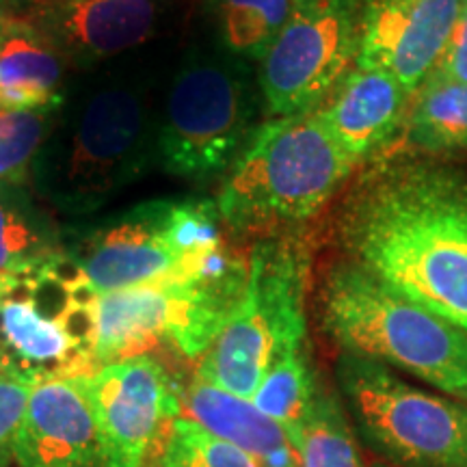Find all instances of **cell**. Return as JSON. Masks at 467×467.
Here are the masks:
<instances>
[{"label": "cell", "mask_w": 467, "mask_h": 467, "mask_svg": "<svg viewBox=\"0 0 467 467\" xmlns=\"http://www.w3.org/2000/svg\"><path fill=\"white\" fill-rule=\"evenodd\" d=\"M336 234L348 262L467 336V169L379 162L347 192Z\"/></svg>", "instance_id": "1"}, {"label": "cell", "mask_w": 467, "mask_h": 467, "mask_svg": "<svg viewBox=\"0 0 467 467\" xmlns=\"http://www.w3.org/2000/svg\"><path fill=\"white\" fill-rule=\"evenodd\" d=\"M156 121L139 76L98 78L58 109L31 180L58 213L83 217L137 182L156 159Z\"/></svg>", "instance_id": "2"}, {"label": "cell", "mask_w": 467, "mask_h": 467, "mask_svg": "<svg viewBox=\"0 0 467 467\" xmlns=\"http://www.w3.org/2000/svg\"><path fill=\"white\" fill-rule=\"evenodd\" d=\"M355 167L317 109L268 119L227 171L221 219L236 234L275 236L318 214Z\"/></svg>", "instance_id": "3"}, {"label": "cell", "mask_w": 467, "mask_h": 467, "mask_svg": "<svg viewBox=\"0 0 467 467\" xmlns=\"http://www.w3.org/2000/svg\"><path fill=\"white\" fill-rule=\"evenodd\" d=\"M320 318L342 350L381 361L467 402V336L366 268L344 260L325 273Z\"/></svg>", "instance_id": "4"}, {"label": "cell", "mask_w": 467, "mask_h": 467, "mask_svg": "<svg viewBox=\"0 0 467 467\" xmlns=\"http://www.w3.org/2000/svg\"><path fill=\"white\" fill-rule=\"evenodd\" d=\"M309 254L292 234L265 236L249 251L243 301L197 364V379L251 400L273 364L307 347Z\"/></svg>", "instance_id": "5"}, {"label": "cell", "mask_w": 467, "mask_h": 467, "mask_svg": "<svg viewBox=\"0 0 467 467\" xmlns=\"http://www.w3.org/2000/svg\"><path fill=\"white\" fill-rule=\"evenodd\" d=\"M255 93L238 61L191 52L175 69L156 126V159L178 178L227 173L255 128Z\"/></svg>", "instance_id": "6"}, {"label": "cell", "mask_w": 467, "mask_h": 467, "mask_svg": "<svg viewBox=\"0 0 467 467\" xmlns=\"http://www.w3.org/2000/svg\"><path fill=\"white\" fill-rule=\"evenodd\" d=\"M337 383L364 440L402 467H467V402L426 392L342 350Z\"/></svg>", "instance_id": "7"}, {"label": "cell", "mask_w": 467, "mask_h": 467, "mask_svg": "<svg viewBox=\"0 0 467 467\" xmlns=\"http://www.w3.org/2000/svg\"><path fill=\"white\" fill-rule=\"evenodd\" d=\"M359 0H299L260 58L258 85L271 119L318 109L358 61Z\"/></svg>", "instance_id": "8"}, {"label": "cell", "mask_w": 467, "mask_h": 467, "mask_svg": "<svg viewBox=\"0 0 467 467\" xmlns=\"http://www.w3.org/2000/svg\"><path fill=\"white\" fill-rule=\"evenodd\" d=\"M78 379L96 418L102 467H143L162 426H171L182 409L167 368L139 355Z\"/></svg>", "instance_id": "9"}, {"label": "cell", "mask_w": 467, "mask_h": 467, "mask_svg": "<svg viewBox=\"0 0 467 467\" xmlns=\"http://www.w3.org/2000/svg\"><path fill=\"white\" fill-rule=\"evenodd\" d=\"M171 200H150L63 236V251L96 295L161 282L182 268L167 236Z\"/></svg>", "instance_id": "10"}, {"label": "cell", "mask_w": 467, "mask_h": 467, "mask_svg": "<svg viewBox=\"0 0 467 467\" xmlns=\"http://www.w3.org/2000/svg\"><path fill=\"white\" fill-rule=\"evenodd\" d=\"M465 0H359L358 66L392 74L409 96L446 50Z\"/></svg>", "instance_id": "11"}, {"label": "cell", "mask_w": 467, "mask_h": 467, "mask_svg": "<svg viewBox=\"0 0 467 467\" xmlns=\"http://www.w3.org/2000/svg\"><path fill=\"white\" fill-rule=\"evenodd\" d=\"M9 11L42 31L67 66L91 67L156 33L159 0H20Z\"/></svg>", "instance_id": "12"}, {"label": "cell", "mask_w": 467, "mask_h": 467, "mask_svg": "<svg viewBox=\"0 0 467 467\" xmlns=\"http://www.w3.org/2000/svg\"><path fill=\"white\" fill-rule=\"evenodd\" d=\"M14 457L20 467H102L96 418L78 377L35 383Z\"/></svg>", "instance_id": "13"}, {"label": "cell", "mask_w": 467, "mask_h": 467, "mask_svg": "<svg viewBox=\"0 0 467 467\" xmlns=\"http://www.w3.org/2000/svg\"><path fill=\"white\" fill-rule=\"evenodd\" d=\"M407 107L409 93L392 74L355 66L317 115L337 148L359 165L394 141Z\"/></svg>", "instance_id": "14"}, {"label": "cell", "mask_w": 467, "mask_h": 467, "mask_svg": "<svg viewBox=\"0 0 467 467\" xmlns=\"http://www.w3.org/2000/svg\"><path fill=\"white\" fill-rule=\"evenodd\" d=\"M93 361L115 364L148 355L169 336L175 314L173 275L132 288L102 292L91 301Z\"/></svg>", "instance_id": "15"}, {"label": "cell", "mask_w": 467, "mask_h": 467, "mask_svg": "<svg viewBox=\"0 0 467 467\" xmlns=\"http://www.w3.org/2000/svg\"><path fill=\"white\" fill-rule=\"evenodd\" d=\"M67 61L22 16L0 17V109H61L67 100Z\"/></svg>", "instance_id": "16"}, {"label": "cell", "mask_w": 467, "mask_h": 467, "mask_svg": "<svg viewBox=\"0 0 467 467\" xmlns=\"http://www.w3.org/2000/svg\"><path fill=\"white\" fill-rule=\"evenodd\" d=\"M180 399L191 413V420L219 440L251 454L260 467H301L282 426L262 413L251 400L200 379L180 392Z\"/></svg>", "instance_id": "17"}, {"label": "cell", "mask_w": 467, "mask_h": 467, "mask_svg": "<svg viewBox=\"0 0 467 467\" xmlns=\"http://www.w3.org/2000/svg\"><path fill=\"white\" fill-rule=\"evenodd\" d=\"M61 251V232L26 184L0 186V277L33 275Z\"/></svg>", "instance_id": "18"}, {"label": "cell", "mask_w": 467, "mask_h": 467, "mask_svg": "<svg viewBox=\"0 0 467 467\" xmlns=\"http://www.w3.org/2000/svg\"><path fill=\"white\" fill-rule=\"evenodd\" d=\"M405 143L426 159L467 151V85L424 83L409 110Z\"/></svg>", "instance_id": "19"}, {"label": "cell", "mask_w": 467, "mask_h": 467, "mask_svg": "<svg viewBox=\"0 0 467 467\" xmlns=\"http://www.w3.org/2000/svg\"><path fill=\"white\" fill-rule=\"evenodd\" d=\"M285 437L301 467H361L342 402L325 388H320L306 416Z\"/></svg>", "instance_id": "20"}, {"label": "cell", "mask_w": 467, "mask_h": 467, "mask_svg": "<svg viewBox=\"0 0 467 467\" xmlns=\"http://www.w3.org/2000/svg\"><path fill=\"white\" fill-rule=\"evenodd\" d=\"M299 0H210L219 42L227 55L260 61L290 20Z\"/></svg>", "instance_id": "21"}, {"label": "cell", "mask_w": 467, "mask_h": 467, "mask_svg": "<svg viewBox=\"0 0 467 467\" xmlns=\"http://www.w3.org/2000/svg\"><path fill=\"white\" fill-rule=\"evenodd\" d=\"M320 388L323 385L317 377L312 353H309V347H306L292 350L273 364L251 402L268 418L275 420L288 435L312 407Z\"/></svg>", "instance_id": "22"}, {"label": "cell", "mask_w": 467, "mask_h": 467, "mask_svg": "<svg viewBox=\"0 0 467 467\" xmlns=\"http://www.w3.org/2000/svg\"><path fill=\"white\" fill-rule=\"evenodd\" d=\"M58 109H0V186H22L31 180L35 161L50 137Z\"/></svg>", "instance_id": "23"}, {"label": "cell", "mask_w": 467, "mask_h": 467, "mask_svg": "<svg viewBox=\"0 0 467 467\" xmlns=\"http://www.w3.org/2000/svg\"><path fill=\"white\" fill-rule=\"evenodd\" d=\"M161 467H260L251 454L208 433L191 418H175L162 446Z\"/></svg>", "instance_id": "24"}, {"label": "cell", "mask_w": 467, "mask_h": 467, "mask_svg": "<svg viewBox=\"0 0 467 467\" xmlns=\"http://www.w3.org/2000/svg\"><path fill=\"white\" fill-rule=\"evenodd\" d=\"M223 225L214 200L182 197L171 200L169 206L167 236L182 260L225 243Z\"/></svg>", "instance_id": "25"}, {"label": "cell", "mask_w": 467, "mask_h": 467, "mask_svg": "<svg viewBox=\"0 0 467 467\" xmlns=\"http://www.w3.org/2000/svg\"><path fill=\"white\" fill-rule=\"evenodd\" d=\"M39 379L9 368L0 375V467H7L16 454V440L25 418L28 396Z\"/></svg>", "instance_id": "26"}, {"label": "cell", "mask_w": 467, "mask_h": 467, "mask_svg": "<svg viewBox=\"0 0 467 467\" xmlns=\"http://www.w3.org/2000/svg\"><path fill=\"white\" fill-rule=\"evenodd\" d=\"M429 80L467 85V0L457 20V26H454L451 35V42H448L446 50L441 52L440 61H437L435 69L431 72Z\"/></svg>", "instance_id": "27"}, {"label": "cell", "mask_w": 467, "mask_h": 467, "mask_svg": "<svg viewBox=\"0 0 467 467\" xmlns=\"http://www.w3.org/2000/svg\"><path fill=\"white\" fill-rule=\"evenodd\" d=\"M9 284H11V279H7V277H0V299H3V295H5V292H7Z\"/></svg>", "instance_id": "28"}, {"label": "cell", "mask_w": 467, "mask_h": 467, "mask_svg": "<svg viewBox=\"0 0 467 467\" xmlns=\"http://www.w3.org/2000/svg\"><path fill=\"white\" fill-rule=\"evenodd\" d=\"M9 11V0H0V17Z\"/></svg>", "instance_id": "29"}, {"label": "cell", "mask_w": 467, "mask_h": 467, "mask_svg": "<svg viewBox=\"0 0 467 467\" xmlns=\"http://www.w3.org/2000/svg\"><path fill=\"white\" fill-rule=\"evenodd\" d=\"M5 370H9V364H7V359L3 358V353H0V375H3Z\"/></svg>", "instance_id": "30"}, {"label": "cell", "mask_w": 467, "mask_h": 467, "mask_svg": "<svg viewBox=\"0 0 467 467\" xmlns=\"http://www.w3.org/2000/svg\"><path fill=\"white\" fill-rule=\"evenodd\" d=\"M14 3H20V0H9V7H11V5H14Z\"/></svg>", "instance_id": "31"}, {"label": "cell", "mask_w": 467, "mask_h": 467, "mask_svg": "<svg viewBox=\"0 0 467 467\" xmlns=\"http://www.w3.org/2000/svg\"><path fill=\"white\" fill-rule=\"evenodd\" d=\"M379 467H383V465H379Z\"/></svg>", "instance_id": "32"}]
</instances>
